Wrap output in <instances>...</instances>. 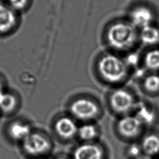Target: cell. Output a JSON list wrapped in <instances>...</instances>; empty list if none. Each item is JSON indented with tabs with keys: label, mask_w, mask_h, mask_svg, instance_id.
Listing matches in <instances>:
<instances>
[{
	"label": "cell",
	"mask_w": 159,
	"mask_h": 159,
	"mask_svg": "<svg viewBox=\"0 0 159 159\" xmlns=\"http://www.w3.org/2000/svg\"><path fill=\"white\" fill-rule=\"evenodd\" d=\"M129 20L112 24L106 32V40L114 50L126 52L132 48L139 40V32Z\"/></svg>",
	"instance_id": "1"
},
{
	"label": "cell",
	"mask_w": 159,
	"mask_h": 159,
	"mask_svg": "<svg viewBox=\"0 0 159 159\" xmlns=\"http://www.w3.org/2000/svg\"><path fill=\"white\" fill-rule=\"evenodd\" d=\"M19 146L21 152L28 159H35L47 158L53 150V143L47 134L34 129Z\"/></svg>",
	"instance_id": "2"
},
{
	"label": "cell",
	"mask_w": 159,
	"mask_h": 159,
	"mask_svg": "<svg viewBox=\"0 0 159 159\" xmlns=\"http://www.w3.org/2000/svg\"><path fill=\"white\" fill-rule=\"evenodd\" d=\"M98 70L101 78L111 84L124 81L129 73V66L124 59L117 55L107 53L102 56L98 63Z\"/></svg>",
	"instance_id": "3"
},
{
	"label": "cell",
	"mask_w": 159,
	"mask_h": 159,
	"mask_svg": "<svg viewBox=\"0 0 159 159\" xmlns=\"http://www.w3.org/2000/svg\"><path fill=\"white\" fill-rule=\"evenodd\" d=\"M68 114L77 122H96L101 116V108L95 100L88 97H80L71 102Z\"/></svg>",
	"instance_id": "4"
},
{
	"label": "cell",
	"mask_w": 159,
	"mask_h": 159,
	"mask_svg": "<svg viewBox=\"0 0 159 159\" xmlns=\"http://www.w3.org/2000/svg\"><path fill=\"white\" fill-rule=\"evenodd\" d=\"M138 102L135 96L123 88L114 89L109 97V107L119 117L133 114Z\"/></svg>",
	"instance_id": "5"
},
{
	"label": "cell",
	"mask_w": 159,
	"mask_h": 159,
	"mask_svg": "<svg viewBox=\"0 0 159 159\" xmlns=\"http://www.w3.org/2000/svg\"><path fill=\"white\" fill-rule=\"evenodd\" d=\"M144 127L141 121L134 114L119 117L115 124L117 136L121 140L131 142L142 137Z\"/></svg>",
	"instance_id": "6"
},
{
	"label": "cell",
	"mask_w": 159,
	"mask_h": 159,
	"mask_svg": "<svg viewBox=\"0 0 159 159\" xmlns=\"http://www.w3.org/2000/svg\"><path fill=\"white\" fill-rule=\"evenodd\" d=\"M78 126L77 121L68 113L57 116L52 125L53 133L57 139L65 142L77 138Z\"/></svg>",
	"instance_id": "7"
},
{
	"label": "cell",
	"mask_w": 159,
	"mask_h": 159,
	"mask_svg": "<svg viewBox=\"0 0 159 159\" xmlns=\"http://www.w3.org/2000/svg\"><path fill=\"white\" fill-rule=\"evenodd\" d=\"M71 159H107L105 148L98 142H80L73 150Z\"/></svg>",
	"instance_id": "8"
},
{
	"label": "cell",
	"mask_w": 159,
	"mask_h": 159,
	"mask_svg": "<svg viewBox=\"0 0 159 159\" xmlns=\"http://www.w3.org/2000/svg\"><path fill=\"white\" fill-rule=\"evenodd\" d=\"M33 129L32 125L26 120L14 119L7 125L6 134L9 140L19 145Z\"/></svg>",
	"instance_id": "9"
},
{
	"label": "cell",
	"mask_w": 159,
	"mask_h": 159,
	"mask_svg": "<svg viewBox=\"0 0 159 159\" xmlns=\"http://www.w3.org/2000/svg\"><path fill=\"white\" fill-rule=\"evenodd\" d=\"M17 12L6 2L0 1V34H6L13 30L17 23Z\"/></svg>",
	"instance_id": "10"
},
{
	"label": "cell",
	"mask_w": 159,
	"mask_h": 159,
	"mask_svg": "<svg viewBox=\"0 0 159 159\" xmlns=\"http://www.w3.org/2000/svg\"><path fill=\"white\" fill-rule=\"evenodd\" d=\"M154 14L152 11L145 6L135 7L130 14V22L136 27L142 29L152 24Z\"/></svg>",
	"instance_id": "11"
},
{
	"label": "cell",
	"mask_w": 159,
	"mask_h": 159,
	"mask_svg": "<svg viewBox=\"0 0 159 159\" xmlns=\"http://www.w3.org/2000/svg\"><path fill=\"white\" fill-rule=\"evenodd\" d=\"M142 153L147 157L159 155V135L155 132H148L143 135L139 144Z\"/></svg>",
	"instance_id": "12"
},
{
	"label": "cell",
	"mask_w": 159,
	"mask_h": 159,
	"mask_svg": "<svg viewBox=\"0 0 159 159\" xmlns=\"http://www.w3.org/2000/svg\"><path fill=\"white\" fill-rule=\"evenodd\" d=\"M101 134L99 127L96 122L81 123L78 126L77 139L81 142L98 141Z\"/></svg>",
	"instance_id": "13"
},
{
	"label": "cell",
	"mask_w": 159,
	"mask_h": 159,
	"mask_svg": "<svg viewBox=\"0 0 159 159\" xmlns=\"http://www.w3.org/2000/svg\"><path fill=\"white\" fill-rule=\"evenodd\" d=\"M19 101L14 93L4 91L0 94V112L2 116H10L18 109Z\"/></svg>",
	"instance_id": "14"
},
{
	"label": "cell",
	"mask_w": 159,
	"mask_h": 159,
	"mask_svg": "<svg viewBox=\"0 0 159 159\" xmlns=\"http://www.w3.org/2000/svg\"><path fill=\"white\" fill-rule=\"evenodd\" d=\"M139 40L147 46H153L159 43V29L150 25L140 29L139 32Z\"/></svg>",
	"instance_id": "15"
},
{
	"label": "cell",
	"mask_w": 159,
	"mask_h": 159,
	"mask_svg": "<svg viewBox=\"0 0 159 159\" xmlns=\"http://www.w3.org/2000/svg\"><path fill=\"white\" fill-rule=\"evenodd\" d=\"M143 124L144 126L149 125L155 119V112L149 106L144 103L138 102V104L133 113Z\"/></svg>",
	"instance_id": "16"
},
{
	"label": "cell",
	"mask_w": 159,
	"mask_h": 159,
	"mask_svg": "<svg viewBox=\"0 0 159 159\" xmlns=\"http://www.w3.org/2000/svg\"><path fill=\"white\" fill-rule=\"evenodd\" d=\"M144 64L146 68L151 71L159 70V49H152L147 52L144 57Z\"/></svg>",
	"instance_id": "17"
},
{
	"label": "cell",
	"mask_w": 159,
	"mask_h": 159,
	"mask_svg": "<svg viewBox=\"0 0 159 159\" xmlns=\"http://www.w3.org/2000/svg\"><path fill=\"white\" fill-rule=\"evenodd\" d=\"M143 88L147 92L154 94L159 91V75L156 73L150 74L143 80Z\"/></svg>",
	"instance_id": "18"
},
{
	"label": "cell",
	"mask_w": 159,
	"mask_h": 159,
	"mask_svg": "<svg viewBox=\"0 0 159 159\" xmlns=\"http://www.w3.org/2000/svg\"><path fill=\"white\" fill-rule=\"evenodd\" d=\"M6 3L16 12L24 10L29 5V0H6Z\"/></svg>",
	"instance_id": "19"
},
{
	"label": "cell",
	"mask_w": 159,
	"mask_h": 159,
	"mask_svg": "<svg viewBox=\"0 0 159 159\" xmlns=\"http://www.w3.org/2000/svg\"><path fill=\"white\" fill-rule=\"evenodd\" d=\"M51 159H71L70 157L66 156L65 155H58L54 157H53Z\"/></svg>",
	"instance_id": "20"
},
{
	"label": "cell",
	"mask_w": 159,
	"mask_h": 159,
	"mask_svg": "<svg viewBox=\"0 0 159 159\" xmlns=\"http://www.w3.org/2000/svg\"><path fill=\"white\" fill-rule=\"evenodd\" d=\"M4 84L3 83L0 78V94H1L3 91H4Z\"/></svg>",
	"instance_id": "21"
},
{
	"label": "cell",
	"mask_w": 159,
	"mask_h": 159,
	"mask_svg": "<svg viewBox=\"0 0 159 159\" xmlns=\"http://www.w3.org/2000/svg\"><path fill=\"white\" fill-rule=\"evenodd\" d=\"M137 159H150L149 157H142V158H137Z\"/></svg>",
	"instance_id": "22"
},
{
	"label": "cell",
	"mask_w": 159,
	"mask_h": 159,
	"mask_svg": "<svg viewBox=\"0 0 159 159\" xmlns=\"http://www.w3.org/2000/svg\"><path fill=\"white\" fill-rule=\"evenodd\" d=\"M35 159H47V158H35Z\"/></svg>",
	"instance_id": "23"
},
{
	"label": "cell",
	"mask_w": 159,
	"mask_h": 159,
	"mask_svg": "<svg viewBox=\"0 0 159 159\" xmlns=\"http://www.w3.org/2000/svg\"><path fill=\"white\" fill-rule=\"evenodd\" d=\"M2 116V114H1V112H0V119H1V117Z\"/></svg>",
	"instance_id": "24"
}]
</instances>
